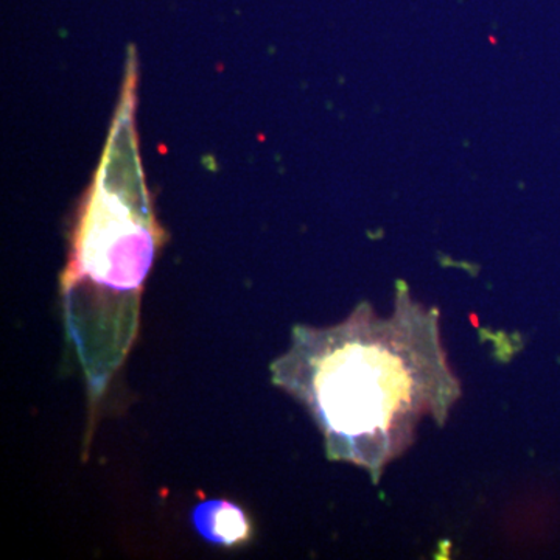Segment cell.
Instances as JSON below:
<instances>
[{
  "label": "cell",
  "mask_w": 560,
  "mask_h": 560,
  "mask_svg": "<svg viewBox=\"0 0 560 560\" xmlns=\"http://www.w3.org/2000/svg\"><path fill=\"white\" fill-rule=\"evenodd\" d=\"M271 377L311 412L330 459L375 478L410 447L423 418L442 422L460 394L438 313L408 293L388 318L361 305L337 326L296 327Z\"/></svg>",
  "instance_id": "6da1fadb"
},
{
  "label": "cell",
  "mask_w": 560,
  "mask_h": 560,
  "mask_svg": "<svg viewBox=\"0 0 560 560\" xmlns=\"http://www.w3.org/2000/svg\"><path fill=\"white\" fill-rule=\"evenodd\" d=\"M156 243L145 201L102 191L80 221L62 279V316L91 404L108 389L136 340L140 293Z\"/></svg>",
  "instance_id": "7a4b0ae2"
},
{
  "label": "cell",
  "mask_w": 560,
  "mask_h": 560,
  "mask_svg": "<svg viewBox=\"0 0 560 560\" xmlns=\"http://www.w3.org/2000/svg\"><path fill=\"white\" fill-rule=\"evenodd\" d=\"M195 530L212 545L234 548L253 536V526L246 512L230 500H206L191 511Z\"/></svg>",
  "instance_id": "3957f363"
}]
</instances>
